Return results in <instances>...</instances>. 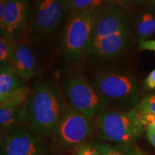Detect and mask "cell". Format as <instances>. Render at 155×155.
Here are the masks:
<instances>
[{"instance_id":"obj_23","label":"cell","mask_w":155,"mask_h":155,"mask_svg":"<svg viewBox=\"0 0 155 155\" xmlns=\"http://www.w3.org/2000/svg\"><path fill=\"white\" fill-rule=\"evenodd\" d=\"M139 45L141 50L155 52V40H139Z\"/></svg>"},{"instance_id":"obj_14","label":"cell","mask_w":155,"mask_h":155,"mask_svg":"<svg viewBox=\"0 0 155 155\" xmlns=\"http://www.w3.org/2000/svg\"><path fill=\"white\" fill-rule=\"evenodd\" d=\"M0 107V127L4 134L15 129L22 123V108Z\"/></svg>"},{"instance_id":"obj_29","label":"cell","mask_w":155,"mask_h":155,"mask_svg":"<svg viewBox=\"0 0 155 155\" xmlns=\"http://www.w3.org/2000/svg\"><path fill=\"white\" fill-rule=\"evenodd\" d=\"M41 1H42V0H38V2H41Z\"/></svg>"},{"instance_id":"obj_28","label":"cell","mask_w":155,"mask_h":155,"mask_svg":"<svg viewBox=\"0 0 155 155\" xmlns=\"http://www.w3.org/2000/svg\"><path fill=\"white\" fill-rule=\"evenodd\" d=\"M149 127L152 128V129H154V130L155 131V124H154V125H153V126H152V127Z\"/></svg>"},{"instance_id":"obj_1","label":"cell","mask_w":155,"mask_h":155,"mask_svg":"<svg viewBox=\"0 0 155 155\" xmlns=\"http://www.w3.org/2000/svg\"><path fill=\"white\" fill-rule=\"evenodd\" d=\"M68 105L61 88L50 78H42L22 108V123L41 137H52Z\"/></svg>"},{"instance_id":"obj_2","label":"cell","mask_w":155,"mask_h":155,"mask_svg":"<svg viewBox=\"0 0 155 155\" xmlns=\"http://www.w3.org/2000/svg\"><path fill=\"white\" fill-rule=\"evenodd\" d=\"M96 129L99 138L118 144L129 145L141 137L146 127L137 110H107L96 118Z\"/></svg>"},{"instance_id":"obj_25","label":"cell","mask_w":155,"mask_h":155,"mask_svg":"<svg viewBox=\"0 0 155 155\" xmlns=\"http://www.w3.org/2000/svg\"><path fill=\"white\" fill-rule=\"evenodd\" d=\"M140 2L147 7H155V0H140Z\"/></svg>"},{"instance_id":"obj_16","label":"cell","mask_w":155,"mask_h":155,"mask_svg":"<svg viewBox=\"0 0 155 155\" xmlns=\"http://www.w3.org/2000/svg\"><path fill=\"white\" fill-rule=\"evenodd\" d=\"M33 89L23 86L0 98V107H19L28 101Z\"/></svg>"},{"instance_id":"obj_19","label":"cell","mask_w":155,"mask_h":155,"mask_svg":"<svg viewBox=\"0 0 155 155\" xmlns=\"http://www.w3.org/2000/svg\"><path fill=\"white\" fill-rule=\"evenodd\" d=\"M100 155H134L135 151L131 150L127 145L112 146L111 144H96Z\"/></svg>"},{"instance_id":"obj_24","label":"cell","mask_w":155,"mask_h":155,"mask_svg":"<svg viewBox=\"0 0 155 155\" xmlns=\"http://www.w3.org/2000/svg\"><path fill=\"white\" fill-rule=\"evenodd\" d=\"M146 130L147 139L155 148V131L150 127H147Z\"/></svg>"},{"instance_id":"obj_5","label":"cell","mask_w":155,"mask_h":155,"mask_svg":"<svg viewBox=\"0 0 155 155\" xmlns=\"http://www.w3.org/2000/svg\"><path fill=\"white\" fill-rule=\"evenodd\" d=\"M96 125L95 119L83 115L68 106L51 138L60 148L73 149L86 142L96 129Z\"/></svg>"},{"instance_id":"obj_11","label":"cell","mask_w":155,"mask_h":155,"mask_svg":"<svg viewBox=\"0 0 155 155\" xmlns=\"http://www.w3.org/2000/svg\"><path fill=\"white\" fill-rule=\"evenodd\" d=\"M129 38V31L110 36L92 38L86 53L99 59L118 57L127 48Z\"/></svg>"},{"instance_id":"obj_3","label":"cell","mask_w":155,"mask_h":155,"mask_svg":"<svg viewBox=\"0 0 155 155\" xmlns=\"http://www.w3.org/2000/svg\"><path fill=\"white\" fill-rule=\"evenodd\" d=\"M101 9H91L70 14L65 25L61 53L65 61L73 63L86 53Z\"/></svg>"},{"instance_id":"obj_7","label":"cell","mask_w":155,"mask_h":155,"mask_svg":"<svg viewBox=\"0 0 155 155\" xmlns=\"http://www.w3.org/2000/svg\"><path fill=\"white\" fill-rule=\"evenodd\" d=\"M67 11V0H42L38 2L30 32V41L38 42L51 34L62 22Z\"/></svg>"},{"instance_id":"obj_10","label":"cell","mask_w":155,"mask_h":155,"mask_svg":"<svg viewBox=\"0 0 155 155\" xmlns=\"http://www.w3.org/2000/svg\"><path fill=\"white\" fill-rule=\"evenodd\" d=\"M127 31H129V25L124 11L116 6H106L98 15L92 38L113 35Z\"/></svg>"},{"instance_id":"obj_18","label":"cell","mask_w":155,"mask_h":155,"mask_svg":"<svg viewBox=\"0 0 155 155\" xmlns=\"http://www.w3.org/2000/svg\"><path fill=\"white\" fill-rule=\"evenodd\" d=\"M16 40L10 37L3 35L0 38V63H9L14 51Z\"/></svg>"},{"instance_id":"obj_27","label":"cell","mask_w":155,"mask_h":155,"mask_svg":"<svg viewBox=\"0 0 155 155\" xmlns=\"http://www.w3.org/2000/svg\"><path fill=\"white\" fill-rule=\"evenodd\" d=\"M123 1L127 2H134V1H137V0H123ZM139 1H140V0H139Z\"/></svg>"},{"instance_id":"obj_22","label":"cell","mask_w":155,"mask_h":155,"mask_svg":"<svg viewBox=\"0 0 155 155\" xmlns=\"http://www.w3.org/2000/svg\"><path fill=\"white\" fill-rule=\"evenodd\" d=\"M144 87L150 91L155 89V69L153 70L145 79Z\"/></svg>"},{"instance_id":"obj_9","label":"cell","mask_w":155,"mask_h":155,"mask_svg":"<svg viewBox=\"0 0 155 155\" xmlns=\"http://www.w3.org/2000/svg\"><path fill=\"white\" fill-rule=\"evenodd\" d=\"M29 3L28 0H6L3 19L0 21L1 36L16 40L28 22Z\"/></svg>"},{"instance_id":"obj_15","label":"cell","mask_w":155,"mask_h":155,"mask_svg":"<svg viewBox=\"0 0 155 155\" xmlns=\"http://www.w3.org/2000/svg\"><path fill=\"white\" fill-rule=\"evenodd\" d=\"M134 30L139 41L155 34V12L147 11L139 15L135 21Z\"/></svg>"},{"instance_id":"obj_6","label":"cell","mask_w":155,"mask_h":155,"mask_svg":"<svg viewBox=\"0 0 155 155\" xmlns=\"http://www.w3.org/2000/svg\"><path fill=\"white\" fill-rule=\"evenodd\" d=\"M91 85L97 92L112 106L134 98L138 87L133 78L120 73L103 72L95 75Z\"/></svg>"},{"instance_id":"obj_17","label":"cell","mask_w":155,"mask_h":155,"mask_svg":"<svg viewBox=\"0 0 155 155\" xmlns=\"http://www.w3.org/2000/svg\"><path fill=\"white\" fill-rule=\"evenodd\" d=\"M107 0H67L70 14L80 12L91 9H101L106 7Z\"/></svg>"},{"instance_id":"obj_8","label":"cell","mask_w":155,"mask_h":155,"mask_svg":"<svg viewBox=\"0 0 155 155\" xmlns=\"http://www.w3.org/2000/svg\"><path fill=\"white\" fill-rule=\"evenodd\" d=\"M1 155H49V150L42 137L19 125L5 135Z\"/></svg>"},{"instance_id":"obj_20","label":"cell","mask_w":155,"mask_h":155,"mask_svg":"<svg viewBox=\"0 0 155 155\" xmlns=\"http://www.w3.org/2000/svg\"><path fill=\"white\" fill-rule=\"evenodd\" d=\"M135 109L141 113L155 114V94L144 98L136 106Z\"/></svg>"},{"instance_id":"obj_4","label":"cell","mask_w":155,"mask_h":155,"mask_svg":"<svg viewBox=\"0 0 155 155\" xmlns=\"http://www.w3.org/2000/svg\"><path fill=\"white\" fill-rule=\"evenodd\" d=\"M60 83L68 105L89 118L96 119L111 106L79 73H66Z\"/></svg>"},{"instance_id":"obj_12","label":"cell","mask_w":155,"mask_h":155,"mask_svg":"<svg viewBox=\"0 0 155 155\" xmlns=\"http://www.w3.org/2000/svg\"><path fill=\"white\" fill-rule=\"evenodd\" d=\"M8 64L24 81L33 77L40 68L35 52L27 42H17Z\"/></svg>"},{"instance_id":"obj_26","label":"cell","mask_w":155,"mask_h":155,"mask_svg":"<svg viewBox=\"0 0 155 155\" xmlns=\"http://www.w3.org/2000/svg\"><path fill=\"white\" fill-rule=\"evenodd\" d=\"M134 155H146V154H144V153L139 152V151H137V152H135Z\"/></svg>"},{"instance_id":"obj_13","label":"cell","mask_w":155,"mask_h":155,"mask_svg":"<svg viewBox=\"0 0 155 155\" xmlns=\"http://www.w3.org/2000/svg\"><path fill=\"white\" fill-rule=\"evenodd\" d=\"M23 81L9 64H0V98L23 86Z\"/></svg>"},{"instance_id":"obj_21","label":"cell","mask_w":155,"mask_h":155,"mask_svg":"<svg viewBox=\"0 0 155 155\" xmlns=\"http://www.w3.org/2000/svg\"><path fill=\"white\" fill-rule=\"evenodd\" d=\"M73 155H100L96 144L84 142L73 149Z\"/></svg>"}]
</instances>
